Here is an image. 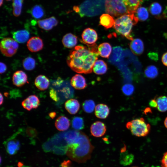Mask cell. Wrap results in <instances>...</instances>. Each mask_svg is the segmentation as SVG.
<instances>
[{
  "instance_id": "1",
  "label": "cell",
  "mask_w": 167,
  "mask_h": 167,
  "mask_svg": "<svg viewBox=\"0 0 167 167\" xmlns=\"http://www.w3.org/2000/svg\"><path fill=\"white\" fill-rule=\"evenodd\" d=\"M86 45L87 46L81 45L75 46L67 58L68 65L78 73H91L93 65L98 59L99 54L96 44Z\"/></svg>"
},
{
  "instance_id": "2",
  "label": "cell",
  "mask_w": 167,
  "mask_h": 167,
  "mask_svg": "<svg viewBox=\"0 0 167 167\" xmlns=\"http://www.w3.org/2000/svg\"><path fill=\"white\" fill-rule=\"evenodd\" d=\"M94 148L88 136L80 132L78 138L67 146L66 153L72 160L79 163H83L90 158Z\"/></svg>"
},
{
  "instance_id": "3",
  "label": "cell",
  "mask_w": 167,
  "mask_h": 167,
  "mask_svg": "<svg viewBox=\"0 0 167 167\" xmlns=\"http://www.w3.org/2000/svg\"><path fill=\"white\" fill-rule=\"evenodd\" d=\"M143 0H105V12L113 16L134 14Z\"/></svg>"
},
{
  "instance_id": "4",
  "label": "cell",
  "mask_w": 167,
  "mask_h": 167,
  "mask_svg": "<svg viewBox=\"0 0 167 167\" xmlns=\"http://www.w3.org/2000/svg\"><path fill=\"white\" fill-rule=\"evenodd\" d=\"M105 0H86L73 10L81 17L95 16L105 12Z\"/></svg>"
},
{
  "instance_id": "5",
  "label": "cell",
  "mask_w": 167,
  "mask_h": 167,
  "mask_svg": "<svg viewBox=\"0 0 167 167\" xmlns=\"http://www.w3.org/2000/svg\"><path fill=\"white\" fill-rule=\"evenodd\" d=\"M138 20L134 14L125 15L116 19L113 26L117 33L131 41L132 28Z\"/></svg>"
},
{
  "instance_id": "6",
  "label": "cell",
  "mask_w": 167,
  "mask_h": 167,
  "mask_svg": "<svg viewBox=\"0 0 167 167\" xmlns=\"http://www.w3.org/2000/svg\"><path fill=\"white\" fill-rule=\"evenodd\" d=\"M126 126L132 135L139 137L146 136L149 133L151 128L150 125L146 123L142 118L128 122Z\"/></svg>"
},
{
  "instance_id": "7",
  "label": "cell",
  "mask_w": 167,
  "mask_h": 167,
  "mask_svg": "<svg viewBox=\"0 0 167 167\" xmlns=\"http://www.w3.org/2000/svg\"><path fill=\"white\" fill-rule=\"evenodd\" d=\"M19 47L17 42L10 37L3 39L0 44V49L2 54L7 57H11L17 52Z\"/></svg>"
},
{
  "instance_id": "8",
  "label": "cell",
  "mask_w": 167,
  "mask_h": 167,
  "mask_svg": "<svg viewBox=\"0 0 167 167\" xmlns=\"http://www.w3.org/2000/svg\"><path fill=\"white\" fill-rule=\"evenodd\" d=\"M83 42L87 45L95 44L98 39V35L94 29L88 28L84 30L82 34Z\"/></svg>"
},
{
  "instance_id": "9",
  "label": "cell",
  "mask_w": 167,
  "mask_h": 167,
  "mask_svg": "<svg viewBox=\"0 0 167 167\" xmlns=\"http://www.w3.org/2000/svg\"><path fill=\"white\" fill-rule=\"evenodd\" d=\"M27 46L31 52H36L41 50L44 46L42 40L39 37L33 36L28 41Z\"/></svg>"
},
{
  "instance_id": "10",
  "label": "cell",
  "mask_w": 167,
  "mask_h": 167,
  "mask_svg": "<svg viewBox=\"0 0 167 167\" xmlns=\"http://www.w3.org/2000/svg\"><path fill=\"white\" fill-rule=\"evenodd\" d=\"M106 126L103 122L96 121L93 123L90 127V132L93 136L100 137L102 136L106 131Z\"/></svg>"
},
{
  "instance_id": "11",
  "label": "cell",
  "mask_w": 167,
  "mask_h": 167,
  "mask_svg": "<svg viewBox=\"0 0 167 167\" xmlns=\"http://www.w3.org/2000/svg\"><path fill=\"white\" fill-rule=\"evenodd\" d=\"M39 27L46 31H49L56 26L58 24L57 19L54 16L45 19L39 20L37 22Z\"/></svg>"
},
{
  "instance_id": "12",
  "label": "cell",
  "mask_w": 167,
  "mask_h": 167,
  "mask_svg": "<svg viewBox=\"0 0 167 167\" xmlns=\"http://www.w3.org/2000/svg\"><path fill=\"white\" fill-rule=\"evenodd\" d=\"M12 80L15 85L20 87L28 82V77L26 73L23 71H18L13 74Z\"/></svg>"
},
{
  "instance_id": "13",
  "label": "cell",
  "mask_w": 167,
  "mask_h": 167,
  "mask_svg": "<svg viewBox=\"0 0 167 167\" xmlns=\"http://www.w3.org/2000/svg\"><path fill=\"white\" fill-rule=\"evenodd\" d=\"M130 48L132 53L136 55H140L144 50V45L143 41L139 38H135L130 43Z\"/></svg>"
},
{
  "instance_id": "14",
  "label": "cell",
  "mask_w": 167,
  "mask_h": 167,
  "mask_svg": "<svg viewBox=\"0 0 167 167\" xmlns=\"http://www.w3.org/2000/svg\"><path fill=\"white\" fill-rule=\"evenodd\" d=\"M71 84L75 89L81 90L85 88L87 86L85 78L81 75L76 74L71 79Z\"/></svg>"
},
{
  "instance_id": "15",
  "label": "cell",
  "mask_w": 167,
  "mask_h": 167,
  "mask_svg": "<svg viewBox=\"0 0 167 167\" xmlns=\"http://www.w3.org/2000/svg\"><path fill=\"white\" fill-rule=\"evenodd\" d=\"M78 42L77 37L75 35L71 33L65 34L62 40L64 46L68 48H72L74 47Z\"/></svg>"
},
{
  "instance_id": "16",
  "label": "cell",
  "mask_w": 167,
  "mask_h": 167,
  "mask_svg": "<svg viewBox=\"0 0 167 167\" xmlns=\"http://www.w3.org/2000/svg\"><path fill=\"white\" fill-rule=\"evenodd\" d=\"M149 10L150 13L156 18L158 19L166 18L162 12V8L159 3L155 2L150 5Z\"/></svg>"
},
{
  "instance_id": "17",
  "label": "cell",
  "mask_w": 167,
  "mask_h": 167,
  "mask_svg": "<svg viewBox=\"0 0 167 167\" xmlns=\"http://www.w3.org/2000/svg\"><path fill=\"white\" fill-rule=\"evenodd\" d=\"M80 105L78 101L74 99H71L67 101L65 103V107L71 114L77 113L79 110Z\"/></svg>"
},
{
  "instance_id": "18",
  "label": "cell",
  "mask_w": 167,
  "mask_h": 167,
  "mask_svg": "<svg viewBox=\"0 0 167 167\" xmlns=\"http://www.w3.org/2000/svg\"><path fill=\"white\" fill-rule=\"evenodd\" d=\"M109 113V109L107 105L103 104H98L95 108L96 116L100 119L106 118Z\"/></svg>"
},
{
  "instance_id": "19",
  "label": "cell",
  "mask_w": 167,
  "mask_h": 167,
  "mask_svg": "<svg viewBox=\"0 0 167 167\" xmlns=\"http://www.w3.org/2000/svg\"><path fill=\"white\" fill-rule=\"evenodd\" d=\"M34 84L37 88L40 90L43 91L48 88L49 85V81L45 76L39 75L35 78Z\"/></svg>"
},
{
  "instance_id": "20",
  "label": "cell",
  "mask_w": 167,
  "mask_h": 167,
  "mask_svg": "<svg viewBox=\"0 0 167 167\" xmlns=\"http://www.w3.org/2000/svg\"><path fill=\"white\" fill-rule=\"evenodd\" d=\"M12 34L14 39L17 42L21 43L27 41L29 37V32L24 29L14 32Z\"/></svg>"
},
{
  "instance_id": "21",
  "label": "cell",
  "mask_w": 167,
  "mask_h": 167,
  "mask_svg": "<svg viewBox=\"0 0 167 167\" xmlns=\"http://www.w3.org/2000/svg\"><path fill=\"white\" fill-rule=\"evenodd\" d=\"M115 20L113 17L108 14H102L100 18L99 25L108 29L113 26Z\"/></svg>"
},
{
  "instance_id": "22",
  "label": "cell",
  "mask_w": 167,
  "mask_h": 167,
  "mask_svg": "<svg viewBox=\"0 0 167 167\" xmlns=\"http://www.w3.org/2000/svg\"><path fill=\"white\" fill-rule=\"evenodd\" d=\"M70 125L69 119L66 117L62 116L58 117L55 121V126L59 131H63L67 130Z\"/></svg>"
},
{
  "instance_id": "23",
  "label": "cell",
  "mask_w": 167,
  "mask_h": 167,
  "mask_svg": "<svg viewBox=\"0 0 167 167\" xmlns=\"http://www.w3.org/2000/svg\"><path fill=\"white\" fill-rule=\"evenodd\" d=\"M108 67L106 63L102 60H97L95 62L92 71L96 74L101 75L105 74L107 71Z\"/></svg>"
},
{
  "instance_id": "24",
  "label": "cell",
  "mask_w": 167,
  "mask_h": 167,
  "mask_svg": "<svg viewBox=\"0 0 167 167\" xmlns=\"http://www.w3.org/2000/svg\"><path fill=\"white\" fill-rule=\"evenodd\" d=\"M111 52V46L108 43H103L97 47L98 53L102 57L109 58Z\"/></svg>"
},
{
  "instance_id": "25",
  "label": "cell",
  "mask_w": 167,
  "mask_h": 167,
  "mask_svg": "<svg viewBox=\"0 0 167 167\" xmlns=\"http://www.w3.org/2000/svg\"><path fill=\"white\" fill-rule=\"evenodd\" d=\"M123 49L120 46H116L113 48V51L110 57L109 62L114 64H116L121 59Z\"/></svg>"
},
{
  "instance_id": "26",
  "label": "cell",
  "mask_w": 167,
  "mask_h": 167,
  "mask_svg": "<svg viewBox=\"0 0 167 167\" xmlns=\"http://www.w3.org/2000/svg\"><path fill=\"white\" fill-rule=\"evenodd\" d=\"M19 148V143L16 140H11L6 143L7 152L10 155L15 154Z\"/></svg>"
},
{
  "instance_id": "27",
  "label": "cell",
  "mask_w": 167,
  "mask_h": 167,
  "mask_svg": "<svg viewBox=\"0 0 167 167\" xmlns=\"http://www.w3.org/2000/svg\"><path fill=\"white\" fill-rule=\"evenodd\" d=\"M135 15L139 20L144 21L147 20L149 17V13L147 9L143 6H139L136 10Z\"/></svg>"
},
{
  "instance_id": "28",
  "label": "cell",
  "mask_w": 167,
  "mask_h": 167,
  "mask_svg": "<svg viewBox=\"0 0 167 167\" xmlns=\"http://www.w3.org/2000/svg\"><path fill=\"white\" fill-rule=\"evenodd\" d=\"M30 12L32 16L36 19L41 18L45 14L43 8L39 5H36L33 6Z\"/></svg>"
},
{
  "instance_id": "29",
  "label": "cell",
  "mask_w": 167,
  "mask_h": 167,
  "mask_svg": "<svg viewBox=\"0 0 167 167\" xmlns=\"http://www.w3.org/2000/svg\"><path fill=\"white\" fill-rule=\"evenodd\" d=\"M157 109L160 112H163L167 111V97L166 96H161L156 100Z\"/></svg>"
},
{
  "instance_id": "30",
  "label": "cell",
  "mask_w": 167,
  "mask_h": 167,
  "mask_svg": "<svg viewBox=\"0 0 167 167\" xmlns=\"http://www.w3.org/2000/svg\"><path fill=\"white\" fill-rule=\"evenodd\" d=\"M145 75L148 78L154 79L158 75V71L157 68L155 66L151 65L148 66L144 70Z\"/></svg>"
},
{
  "instance_id": "31",
  "label": "cell",
  "mask_w": 167,
  "mask_h": 167,
  "mask_svg": "<svg viewBox=\"0 0 167 167\" xmlns=\"http://www.w3.org/2000/svg\"><path fill=\"white\" fill-rule=\"evenodd\" d=\"M24 0H13V14L14 16L18 17L21 13Z\"/></svg>"
},
{
  "instance_id": "32",
  "label": "cell",
  "mask_w": 167,
  "mask_h": 167,
  "mask_svg": "<svg viewBox=\"0 0 167 167\" xmlns=\"http://www.w3.org/2000/svg\"><path fill=\"white\" fill-rule=\"evenodd\" d=\"M24 68L27 71L33 70L36 66V61L33 58L28 57L24 59L22 62Z\"/></svg>"
},
{
  "instance_id": "33",
  "label": "cell",
  "mask_w": 167,
  "mask_h": 167,
  "mask_svg": "<svg viewBox=\"0 0 167 167\" xmlns=\"http://www.w3.org/2000/svg\"><path fill=\"white\" fill-rule=\"evenodd\" d=\"M84 120L82 118L79 117H75L72 119V126L75 130H81L84 128Z\"/></svg>"
},
{
  "instance_id": "34",
  "label": "cell",
  "mask_w": 167,
  "mask_h": 167,
  "mask_svg": "<svg viewBox=\"0 0 167 167\" xmlns=\"http://www.w3.org/2000/svg\"><path fill=\"white\" fill-rule=\"evenodd\" d=\"M94 102L92 100L85 101L83 104V107L84 111L87 113H90L93 112L95 108Z\"/></svg>"
},
{
  "instance_id": "35",
  "label": "cell",
  "mask_w": 167,
  "mask_h": 167,
  "mask_svg": "<svg viewBox=\"0 0 167 167\" xmlns=\"http://www.w3.org/2000/svg\"><path fill=\"white\" fill-rule=\"evenodd\" d=\"M27 98L32 109H36L38 107L40 101L37 96L35 95H31Z\"/></svg>"
},
{
  "instance_id": "36",
  "label": "cell",
  "mask_w": 167,
  "mask_h": 167,
  "mask_svg": "<svg viewBox=\"0 0 167 167\" xmlns=\"http://www.w3.org/2000/svg\"><path fill=\"white\" fill-rule=\"evenodd\" d=\"M122 91L126 95L129 96L131 95L134 91L133 85L130 84H126L122 87Z\"/></svg>"
},
{
  "instance_id": "37",
  "label": "cell",
  "mask_w": 167,
  "mask_h": 167,
  "mask_svg": "<svg viewBox=\"0 0 167 167\" xmlns=\"http://www.w3.org/2000/svg\"><path fill=\"white\" fill-rule=\"evenodd\" d=\"M133 157H132V155H127L121 158L120 162L123 165H127L131 163L132 161V158Z\"/></svg>"
},
{
  "instance_id": "38",
  "label": "cell",
  "mask_w": 167,
  "mask_h": 167,
  "mask_svg": "<svg viewBox=\"0 0 167 167\" xmlns=\"http://www.w3.org/2000/svg\"><path fill=\"white\" fill-rule=\"evenodd\" d=\"M21 104L23 107L28 110L30 111L32 109V107L29 103L27 98L24 100L22 102Z\"/></svg>"
},
{
  "instance_id": "39",
  "label": "cell",
  "mask_w": 167,
  "mask_h": 167,
  "mask_svg": "<svg viewBox=\"0 0 167 167\" xmlns=\"http://www.w3.org/2000/svg\"><path fill=\"white\" fill-rule=\"evenodd\" d=\"M49 95L50 97L54 101H57L58 100V98L56 92L53 89L49 91Z\"/></svg>"
},
{
  "instance_id": "40",
  "label": "cell",
  "mask_w": 167,
  "mask_h": 167,
  "mask_svg": "<svg viewBox=\"0 0 167 167\" xmlns=\"http://www.w3.org/2000/svg\"><path fill=\"white\" fill-rule=\"evenodd\" d=\"M161 163V167H167V151L164 154Z\"/></svg>"
},
{
  "instance_id": "41",
  "label": "cell",
  "mask_w": 167,
  "mask_h": 167,
  "mask_svg": "<svg viewBox=\"0 0 167 167\" xmlns=\"http://www.w3.org/2000/svg\"><path fill=\"white\" fill-rule=\"evenodd\" d=\"M161 61L163 65L167 66V52L163 54L161 57Z\"/></svg>"
},
{
  "instance_id": "42",
  "label": "cell",
  "mask_w": 167,
  "mask_h": 167,
  "mask_svg": "<svg viewBox=\"0 0 167 167\" xmlns=\"http://www.w3.org/2000/svg\"><path fill=\"white\" fill-rule=\"evenodd\" d=\"M0 73H4L6 70L7 67L6 65L3 62H0Z\"/></svg>"
},
{
  "instance_id": "43",
  "label": "cell",
  "mask_w": 167,
  "mask_h": 167,
  "mask_svg": "<svg viewBox=\"0 0 167 167\" xmlns=\"http://www.w3.org/2000/svg\"><path fill=\"white\" fill-rule=\"evenodd\" d=\"M149 105L152 108H157V103L156 100L155 99L151 100L149 102Z\"/></svg>"
},
{
  "instance_id": "44",
  "label": "cell",
  "mask_w": 167,
  "mask_h": 167,
  "mask_svg": "<svg viewBox=\"0 0 167 167\" xmlns=\"http://www.w3.org/2000/svg\"><path fill=\"white\" fill-rule=\"evenodd\" d=\"M71 162L70 161H64L61 165V167H72L70 166Z\"/></svg>"
},
{
  "instance_id": "45",
  "label": "cell",
  "mask_w": 167,
  "mask_h": 167,
  "mask_svg": "<svg viewBox=\"0 0 167 167\" xmlns=\"http://www.w3.org/2000/svg\"><path fill=\"white\" fill-rule=\"evenodd\" d=\"M56 113L55 112L50 113L49 115L50 117L52 118H54L56 116Z\"/></svg>"
},
{
  "instance_id": "46",
  "label": "cell",
  "mask_w": 167,
  "mask_h": 167,
  "mask_svg": "<svg viewBox=\"0 0 167 167\" xmlns=\"http://www.w3.org/2000/svg\"><path fill=\"white\" fill-rule=\"evenodd\" d=\"M0 104L1 105L3 103L4 100H3V97L1 93H0Z\"/></svg>"
},
{
  "instance_id": "47",
  "label": "cell",
  "mask_w": 167,
  "mask_h": 167,
  "mask_svg": "<svg viewBox=\"0 0 167 167\" xmlns=\"http://www.w3.org/2000/svg\"><path fill=\"white\" fill-rule=\"evenodd\" d=\"M164 125L165 127L167 129V117H166L164 122Z\"/></svg>"
},
{
  "instance_id": "48",
  "label": "cell",
  "mask_w": 167,
  "mask_h": 167,
  "mask_svg": "<svg viewBox=\"0 0 167 167\" xmlns=\"http://www.w3.org/2000/svg\"><path fill=\"white\" fill-rule=\"evenodd\" d=\"M3 3V0H0V6H1Z\"/></svg>"
},
{
  "instance_id": "49",
  "label": "cell",
  "mask_w": 167,
  "mask_h": 167,
  "mask_svg": "<svg viewBox=\"0 0 167 167\" xmlns=\"http://www.w3.org/2000/svg\"><path fill=\"white\" fill-rule=\"evenodd\" d=\"M132 167H138L136 166H132Z\"/></svg>"
},
{
  "instance_id": "50",
  "label": "cell",
  "mask_w": 167,
  "mask_h": 167,
  "mask_svg": "<svg viewBox=\"0 0 167 167\" xmlns=\"http://www.w3.org/2000/svg\"><path fill=\"white\" fill-rule=\"evenodd\" d=\"M6 0L7 1H11V0Z\"/></svg>"
}]
</instances>
